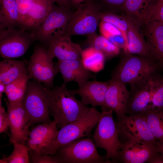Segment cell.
Wrapping results in <instances>:
<instances>
[{
	"label": "cell",
	"mask_w": 163,
	"mask_h": 163,
	"mask_svg": "<svg viewBox=\"0 0 163 163\" xmlns=\"http://www.w3.org/2000/svg\"><path fill=\"white\" fill-rule=\"evenodd\" d=\"M46 91L50 115L60 129L83 117L91 109L78 99L74 90L68 89L66 85L62 84L50 88L46 87Z\"/></svg>",
	"instance_id": "1"
},
{
	"label": "cell",
	"mask_w": 163,
	"mask_h": 163,
	"mask_svg": "<svg viewBox=\"0 0 163 163\" xmlns=\"http://www.w3.org/2000/svg\"><path fill=\"white\" fill-rule=\"evenodd\" d=\"M162 72L163 64L160 62L123 51L111 76V79L130 85Z\"/></svg>",
	"instance_id": "2"
},
{
	"label": "cell",
	"mask_w": 163,
	"mask_h": 163,
	"mask_svg": "<svg viewBox=\"0 0 163 163\" xmlns=\"http://www.w3.org/2000/svg\"><path fill=\"white\" fill-rule=\"evenodd\" d=\"M102 10L101 5L88 0L78 5L74 12L63 35L70 37L75 35L87 36L88 40L97 34Z\"/></svg>",
	"instance_id": "3"
},
{
	"label": "cell",
	"mask_w": 163,
	"mask_h": 163,
	"mask_svg": "<svg viewBox=\"0 0 163 163\" xmlns=\"http://www.w3.org/2000/svg\"><path fill=\"white\" fill-rule=\"evenodd\" d=\"M100 112L92 107L83 117L69 123L59 130L56 137L42 154L54 155L61 147L88 135L97 125Z\"/></svg>",
	"instance_id": "4"
},
{
	"label": "cell",
	"mask_w": 163,
	"mask_h": 163,
	"mask_svg": "<svg viewBox=\"0 0 163 163\" xmlns=\"http://www.w3.org/2000/svg\"><path fill=\"white\" fill-rule=\"evenodd\" d=\"M113 112L111 109L102 110L93 140L97 148L104 149L107 159L114 162L122 144L116 123L113 118Z\"/></svg>",
	"instance_id": "5"
},
{
	"label": "cell",
	"mask_w": 163,
	"mask_h": 163,
	"mask_svg": "<svg viewBox=\"0 0 163 163\" xmlns=\"http://www.w3.org/2000/svg\"><path fill=\"white\" fill-rule=\"evenodd\" d=\"M54 155L60 163H110L106 155L98 152L93 139L81 138L59 148Z\"/></svg>",
	"instance_id": "6"
},
{
	"label": "cell",
	"mask_w": 163,
	"mask_h": 163,
	"mask_svg": "<svg viewBox=\"0 0 163 163\" xmlns=\"http://www.w3.org/2000/svg\"><path fill=\"white\" fill-rule=\"evenodd\" d=\"M34 41L32 33L19 25H0V55L3 59H13L23 56Z\"/></svg>",
	"instance_id": "7"
},
{
	"label": "cell",
	"mask_w": 163,
	"mask_h": 163,
	"mask_svg": "<svg viewBox=\"0 0 163 163\" xmlns=\"http://www.w3.org/2000/svg\"><path fill=\"white\" fill-rule=\"evenodd\" d=\"M74 12L70 8L54 5L46 17L32 33L34 41L47 47L50 43L63 35Z\"/></svg>",
	"instance_id": "8"
},
{
	"label": "cell",
	"mask_w": 163,
	"mask_h": 163,
	"mask_svg": "<svg viewBox=\"0 0 163 163\" xmlns=\"http://www.w3.org/2000/svg\"><path fill=\"white\" fill-rule=\"evenodd\" d=\"M22 105L29 117L31 126L52 121L46 87L41 83L33 80L29 81Z\"/></svg>",
	"instance_id": "9"
},
{
	"label": "cell",
	"mask_w": 163,
	"mask_h": 163,
	"mask_svg": "<svg viewBox=\"0 0 163 163\" xmlns=\"http://www.w3.org/2000/svg\"><path fill=\"white\" fill-rule=\"evenodd\" d=\"M54 57L48 48L42 44L36 46L27 66L29 79L42 83L47 88L53 87L54 80L58 73L53 61Z\"/></svg>",
	"instance_id": "10"
},
{
	"label": "cell",
	"mask_w": 163,
	"mask_h": 163,
	"mask_svg": "<svg viewBox=\"0 0 163 163\" xmlns=\"http://www.w3.org/2000/svg\"><path fill=\"white\" fill-rule=\"evenodd\" d=\"M18 23L25 30L33 33L52 9L54 0H16Z\"/></svg>",
	"instance_id": "11"
},
{
	"label": "cell",
	"mask_w": 163,
	"mask_h": 163,
	"mask_svg": "<svg viewBox=\"0 0 163 163\" xmlns=\"http://www.w3.org/2000/svg\"><path fill=\"white\" fill-rule=\"evenodd\" d=\"M119 137L136 138L155 146L156 141L143 113L133 115H124L116 122Z\"/></svg>",
	"instance_id": "12"
},
{
	"label": "cell",
	"mask_w": 163,
	"mask_h": 163,
	"mask_svg": "<svg viewBox=\"0 0 163 163\" xmlns=\"http://www.w3.org/2000/svg\"><path fill=\"white\" fill-rule=\"evenodd\" d=\"M121 142L122 145L114 162H147L158 152L155 146L136 138H130Z\"/></svg>",
	"instance_id": "13"
},
{
	"label": "cell",
	"mask_w": 163,
	"mask_h": 163,
	"mask_svg": "<svg viewBox=\"0 0 163 163\" xmlns=\"http://www.w3.org/2000/svg\"><path fill=\"white\" fill-rule=\"evenodd\" d=\"M10 130V141L12 144L18 143L25 144L30 131L31 126L29 117L23 108L22 103L6 104Z\"/></svg>",
	"instance_id": "14"
},
{
	"label": "cell",
	"mask_w": 163,
	"mask_h": 163,
	"mask_svg": "<svg viewBox=\"0 0 163 163\" xmlns=\"http://www.w3.org/2000/svg\"><path fill=\"white\" fill-rule=\"evenodd\" d=\"M151 76L130 85V94L125 109V115L141 113L149 108L151 104L152 95Z\"/></svg>",
	"instance_id": "15"
},
{
	"label": "cell",
	"mask_w": 163,
	"mask_h": 163,
	"mask_svg": "<svg viewBox=\"0 0 163 163\" xmlns=\"http://www.w3.org/2000/svg\"><path fill=\"white\" fill-rule=\"evenodd\" d=\"M58 72L61 75L63 84L67 85L71 82H75L80 86L94 76L84 65L82 58L65 60H58L54 63Z\"/></svg>",
	"instance_id": "16"
},
{
	"label": "cell",
	"mask_w": 163,
	"mask_h": 163,
	"mask_svg": "<svg viewBox=\"0 0 163 163\" xmlns=\"http://www.w3.org/2000/svg\"><path fill=\"white\" fill-rule=\"evenodd\" d=\"M56 121L43 123L33 128L26 142L29 149L42 154L55 139L59 130Z\"/></svg>",
	"instance_id": "17"
},
{
	"label": "cell",
	"mask_w": 163,
	"mask_h": 163,
	"mask_svg": "<svg viewBox=\"0 0 163 163\" xmlns=\"http://www.w3.org/2000/svg\"><path fill=\"white\" fill-rule=\"evenodd\" d=\"M109 81L103 82L88 81L74 91L81 98V101L86 105L92 107H100L101 109H107L105 103V96Z\"/></svg>",
	"instance_id": "18"
},
{
	"label": "cell",
	"mask_w": 163,
	"mask_h": 163,
	"mask_svg": "<svg viewBox=\"0 0 163 163\" xmlns=\"http://www.w3.org/2000/svg\"><path fill=\"white\" fill-rule=\"evenodd\" d=\"M124 14L128 24V52L142 57L159 61L154 56L149 44L145 40L139 24L130 17Z\"/></svg>",
	"instance_id": "19"
},
{
	"label": "cell",
	"mask_w": 163,
	"mask_h": 163,
	"mask_svg": "<svg viewBox=\"0 0 163 163\" xmlns=\"http://www.w3.org/2000/svg\"><path fill=\"white\" fill-rule=\"evenodd\" d=\"M109 81L105 96L107 108L112 110L116 114L117 120L125 115V110L129 95L126 85L113 79Z\"/></svg>",
	"instance_id": "20"
},
{
	"label": "cell",
	"mask_w": 163,
	"mask_h": 163,
	"mask_svg": "<svg viewBox=\"0 0 163 163\" xmlns=\"http://www.w3.org/2000/svg\"><path fill=\"white\" fill-rule=\"evenodd\" d=\"M139 24L153 55L163 64V22L153 21Z\"/></svg>",
	"instance_id": "21"
},
{
	"label": "cell",
	"mask_w": 163,
	"mask_h": 163,
	"mask_svg": "<svg viewBox=\"0 0 163 163\" xmlns=\"http://www.w3.org/2000/svg\"><path fill=\"white\" fill-rule=\"evenodd\" d=\"M48 48L58 60L75 59L82 58L83 50L71 37L63 35L51 42Z\"/></svg>",
	"instance_id": "22"
},
{
	"label": "cell",
	"mask_w": 163,
	"mask_h": 163,
	"mask_svg": "<svg viewBox=\"0 0 163 163\" xmlns=\"http://www.w3.org/2000/svg\"><path fill=\"white\" fill-rule=\"evenodd\" d=\"M26 73L27 67L23 60L4 59L0 62V82L6 85Z\"/></svg>",
	"instance_id": "23"
},
{
	"label": "cell",
	"mask_w": 163,
	"mask_h": 163,
	"mask_svg": "<svg viewBox=\"0 0 163 163\" xmlns=\"http://www.w3.org/2000/svg\"><path fill=\"white\" fill-rule=\"evenodd\" d=\"M29 79L28 73H25L6 85L5 93L8 102L22 103Z\"/></svg>",
	"instance_id": "24"
},
{
	"label": "cell",
	"mask_w": 163,
	"mask_h": 163,
	"mask_svg": "<svg viewBox=\"0 0 163 163\" xmlns=\"http://www.w3.org/2000/svg\"><path fill=\"white\" fill-rule=\"evenodd\" d=\"M152 98L149 109L163 113V74L158 73L151 77Z\"/></svg>",
	"instance_id": "25"
},
{
	"label": "cell",
	"mask_w": 163,
	"mask_h": 163,
	"mask_svg": "<svg viewBox=\"0 0 163 163\" xmlns=\"http://www.w3.org/2000/svg\"><path fill=\"white\" fill-rule=\"evenodd\" d=\"M0 25H19L16 0H0Z\"/></svg>",
	"instance_id": "26"
},
{
	"label": "cell",
	"mask_w": 163,
	"mask_h": 163,
	"mask_svg": "<svg viewBox=\"0 0 163 163\" xmlns=\"http://www.w3.org/2000/svg\"><path fill=\"white\" fill-rule=\"evenodd\" d=\"M90 47L101 52L105 59L114 57L120 53V49L102 36L96 35L91 39L88 40Z\"/></svg>",
	"instance_id": "27"
},
{
	"label": "cell",
	"mask_w": 163,
	"mask_h": 163,
	"mask_svg": "<svg viewBox=\"0 0 163 163\" xmlns=\"http://www.w3.org/2000/svg\"><path fill=\"white\" fill-rule=\"evenodd\" d=\"M156 141H163V114L154 109L142 113Z\"/></svg>",
	"instance_id": "28"
},
{
	"label": "cell",
	"mask_w": 163,
	"mask_h": 163,
	"mask_svg": "<svg viewBox=\"0 0 163 163\" xmlns=\"http://www.w3.org/2000/svg\"><path fill=\"white\" fill-rule=\"evenodd\" d=\"M99 25L102 36L123 51L128 52L125 40L117 28L111 24L101 20Z\"/></svg>",
	"instance_id": "29"
},
{
	"label": "cell",
	"mask_w": 163,
	"mask_h": 163,
	"mask_svg": "<svg viewBox=\"0 0 163 163\" xmlns=\"http://www.w3.org/2000/svg\"><path fill=\"white\" fill-rule=\"evenodd\" d=\"M117 13L102 9L101 14V21L110 23L119 30L125 40L128 51L127 23L124 14L120 15Z\"/></svg>",
	"instance_id": "30"
},
{
	"label": "cell",
	"mask_w": 163,
	"mask_h": 163,
	"mask_svg": "<svg viewBox=\"0 0 163 163\" xmlns=\"http://www.w3.org/2000/svg\"><path fill=\"white\" fill-rule=\"evenodd\" d=\"M148 0H126L122 11L139 23L142 21L143 12Z\"/></svg>",
	"instance_id": "31"
},
{
	"label": "cell",
	"mask_w": 163,
	"mask_h": 163,
	"mask_svg": "<svg viewBox=\"0 0 163 163\" xmlns=\"http://www.w3.org/2000/svg\"><path fill=\"white\" fill-rule=\"evenodd\" d=\"M143 19L142 22L153 21L163 22V0H148Z\"/></svg>",
	"instance_id": "32"
},
{
	"label": "cell",
	"mask_w": 163,
	"mask_h": 163,
	"mask_svg": "<svg viewBox=\"0 0 163 163\" xmlns=\"http://www.w3.org/2000/svg\"><path fill=\"white\" fill-rule=\"evenodd\" d=\"M13 150L8 157H4L0 163H29L30 162L29 148L25 144L18 143L13 144Z\"/></svg>",
	"instance_id": "33"
},
{
	"label": "cell",
	"mask_w": 163,
	"mask_h": 163,
	"mask_svg": "<svg viewBox=\"0 0 163 163\" xmlns=\"http://www.w3.org/2000/svg\"><path fill=\"white\" fill-rule=\"evenodd\" d=\"M82 58L85 67L88 69H94L98 65L102 69L105 59L103 54L93 47L83 50Z\"/></svg>",
	"instance_id": "34"
},
{
	"label": "cell",
	"mask_w": 163,
	"mask_h": 163,
	"mask_svg": "<svg viewBox=\"0 0 163 163\" xmlns=\"http://www.w3.org/2000/svg\"><path fill=\"white\" fill-rule=\"evenodd\" d=\"M29 154L30 161L33 163H60L54 155L39 153L29 149Z\"/></svg>",
	"instance_id": "35"
},
{
	"label": "cell",
	"mask_w": 163,
	"mask_h": 163,
	"mask_svg": "<svg viewBox=\"0 0 163 163\" xmlns=\"http://www.w3.org/2000/svg\"><path fill=\"white\" fill-rule=\"evenodd\" d=\"M126 0H101L103 10L118 13L122 11Z\"/></svg>",
	"instance_id": "36"
},
{
	"label": "cell",
	"mask_w": 163,
	"mask_h": 163,
	"mask_svg": "<svg viewBox=\"0 0 163 163\" xmlns=\"http://www.w3.org/2000/svg\"><path fill=\"white\" fill-rule=\"evenodd\" d=\"M0 99V133H6L10 126L8 115L2 104Z\"/></svg>",
	"instance_id": "37"
},
{
	"label": "cell",
	"mask_w": 163,
	"mask_h": 163,
	"mask_svg": "<svg viewBox=\"0 0 163 163\" xmlns=\"http://www.w3.org/2000/svg\"><path fill=\"white\" fill-rule=\"evenodd\" d=\"M147 163H163V155L158 152L154 154Z\"/></svg>",
	"instance_id": "38"
},
{
	"label": "cell",
	"mask_w": 163,
	"mask_h": 163,
	"mask_svg": "<svg viewBox=\"0 0 163 163\" xmlns=\"http://www.w3.org/2000/svg\"><path fill=\"white\" fill-rule=\"evenodd\" d=\"M58 5L61 7L70 8V5L71 2L70 0H54Z\"/></svg>",
	"instance_id": "39"
},
{
	"label": "cell",
	"mask_w": 163,
	"mask_h": 163,
	"mask_svg": "<svg viewBox=\"0 0 163 163\" xmlns=\"http://www.w3.org/2000/svg\"><path fill=\"white\" fill-rule=\"evenodd\" d=\"M155 147L157 151L163 155V141H156Z\"/></svg>",
	"instance_id": "40"
},
{
	"label": "cell",
	"mask_w": 163,
	"mask_h": 163,
	"mask_svg": "<svg viewBox=\"0 0 163 163\" xmlns=\"http://www.w3.org/2000/svg\"><path fill=\"white\" fill-rule=\"evenodd\" d=\"M6 88V85L0 82V97H2V94L5 93Z\"/></svg>",
	"instance_id": "41"
},
{
	"label": "cell",
	"mask_w": 163,
	"mask_h": 163,
	"mask_svg": "<svg viewBox=\"0 0 163 163\" xmlns=\"http://www.w3.org/2000/svg\"><path fill=\"white\" fill-rule=\"evenodd\" d=\"M71 3L75 5H79L82 4L88 0H70Z\"/></svg>",
	"instance_id": "42"
}]
</instances>
